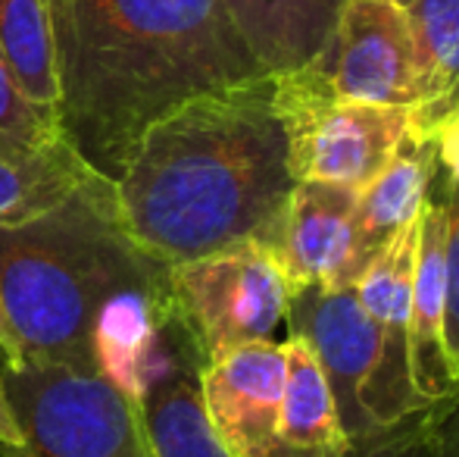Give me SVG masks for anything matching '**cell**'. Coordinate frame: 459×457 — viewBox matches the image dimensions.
<instances>
[{"label":"cell","mask_w":459,"mask_h":457,"mask_svg":"<svg viewBox=\"0 0 459 457\" xmlns=\"http://www.w3.org/2000/svg\"><path fill=\"white\" fill-rule=\"evenodd\" d=\"M56 57V128L119 182L151 122L197 94L266 75L225 0H41Z\"/></svg>","instance_id":"cell-1"},{"label":"cell","mask_w":459,"mask_h":457,"mask_svg":"<svg viewBox=\"0 0 459 457\" xmlns=\"http://www.w3.org/2000/svg\"><path fill=\"white\" fill-rule=\"evenodd\" d=\"M294 185L266 73L151 122L116 182V201L134 244L176 267L241 242L273 248Z\"/></svg>","instance_id":"cell-2"},{"label":"cell","mask_w":459,"mask_h":457,"mask_svg":"<svg viewBox=\"0 0 459 457\" xmlns=\"http://www.w3.org/2000/svg\"><path fill=\"white\" fill-rule=\"evenodd\" d=\"M166 269L126 232L116 185L100 176L48 214L0 226V298L22 360L91 370L88 338L103 301Z\"/></svg>","instance_id":"cell-3"},{"label":"cell","mask_w":459,"mask_h":457,"mask_svg":"<svg viewBox=\"0 0 459 457\" xmlns=\"http://www.w3.org/2000/svg\"><path fill=\"white\" fill-rule=\"evenodd\" d=\"M22 452L4 457H153L141 414L94 370L63 360H4Z\"/></svg>","instance_id":"cell-4"},{"label":"cell","mask_w":459,"mask_h":457,"mask_svg":"<svg viewBox=\"0 0 459 457\" xmlns=\"http://www.w3.org/2000/svg\"><path fill=\"white\" fill-rule=\"evenodd\" d=\"M273 92L294 182L363 191L412 132V110L338 98L313 63L273 73Z\"/></svg>","instance_id":"cell-5"},{"label":"cell","mask_w":459,"mask_h":457,"mask_svg":"<svg viewBox=\"0 0 459 457\" xmlns=\"http://www.w3.org/2000/svg\"><path fill=\"white\" fill-rule=\"evenodd\" d=\"M169 292L204 360L273 338L290 286L273 248L241 242L169 267Z\"/></svg>","instance_id":"cell-6"},{"label":"cell","mask_w":459,"mask_h":457,"mask_svg":"<svg viewBox=\"0 0 459 457\" xmlns=\"http://www.w3.org/2000/svg\"><path fill=\"white\" fill-rule=\"evenodd\" d=\"M332 92L381 107H422L416 38L397 0H347L325 48L313 57Z\"/></svg>","instance_id":"cell-7"},{"label":"cell","mask_w":459,"mask_h":457,"mask_svg":"<svg viewBox=\"0 0 459 457\" xmlns=\"http://www.w3.org/2000/svg\"><path fill=\"white\" fill-rule=\"evenodd\" d=\"M425 210V207H422ZM422 214L410 223L391 248L366 267L357 279V298L375 330V364L366 379L363 404L375 426H387L425 408L416 395L410 370V298L416 279Z\"/></svg>","instance_id":"cell-8"},{"label":"cell","mask_w":459,"mask_h":457,"mask_svg":"<svg viewBox=\"0 0 459 457\" xmlns=\"http://www.w3.org/2000/svg\"><path fill=\"white\" fill-rule=\"evenodd\" d=\"M288 336L309 345L334 398L344 439H359L375 429L366 414L363 389L375 364V330L368 323L357 288H297L284 311Z\"/></svg>","instance_id":"cell-9"},{"label":"cell","mask_w":459,"mask_h":457,"mask_svg":"<svg viewBox=\"0 0 459 457\" xmlns=\"http://www.w3.org/2000/svg\"><path fill=\"white\" fill-rule=\"evenodd\" d=\"M200 391L210 426L229 457H273L284 391L281 345L250 342L206 360Z\"/></svg>","instance_id":"cell-10"},{"label":"cell","mask_w":459,"mask_h":457,"mask_svg":"<svg viewBox=\"0 0 459 457\" xmlns=\"http://www.w3.org/2000/svg\"><path fill=\"white\" fill-rule=\"evenodd\" d=\"M273 254L290 292L357 286V191L328 182H297L278 223Z\"/></svg>","instance_id":"cell-11"},{"label":"cell","mask_w":459,"mask_h":457,"mask_svg":"<svg viewBox=\"0 0 459 457\" xmlns=\"http://www.w3.org/2000/svg\"><path fill=\"white\" fill-rule=\"evenodd\" d=\"M204 364V354L197 351L176 311L163 330L144 395L134 404L153 457H229L219 445L204 408V391H200Z\"/></svg>","instance_id":"cell-12"},{"label":"cell","mask_w":459,"mask_h":457,"mask_svg":"<svg viewBox=\"0 0 459 457\" xmlns=\"http://www.w3.org/2000/svg\"><path fill=\"white\" fill-rule=\"evenodd\" d=\"M172 313L176 301L169 292V269L119 288L97 311L88 338L91 370L132 404H138L144 395Z\"/></svg>","instance_id":"cell-13"},{"label":"cell","mask_w":459,"mask_h":457,"mask_svg":"<svg viewBox=\"0 0 459 457\" xmlns=\"http://www.w3.org/2000/svg\"><path fill=\"white\" fill-rule=\"evenodd\" d=\"M444 242H447V216L431 185L422 210L416 279L410 298V370L416 395L425 404L459 395V382L444 342Z\"/></svg>","instance_id":"cell-14"},{"label":"cell","mask_w":459,"mask_h":457,"mask_svg":"<svg viewBox=\"0 0 459 457\" xmlns=\"http://www.w3.org/2000/svg\"><path fill=\"white\" fill-rule=\"evenodd\" d=\"M437 170H441V157H437L435 135L410 132L397 154L385 163V170L363 191H357L359 276L422 214Z\"/></svg>","instance_id":"cell-15"},{"label":"cell","mask_w":459,"mask_h":457,"mask_svg":"<svg viewBox=\"0 0 459 457\" xmlns=\"http://www.w3.org/2000/svg\"><path fill=\"white\" fill-rule=\"evenodd\" d=\"M347 0H225L238 31L266 73L307 66L332 35Z\"/></svg>","instance_id":"cell-16"},{"label":"cell","mask_w":459,"mask_h":457,"mask_svg":"<svg viewBox=\"0 0 459 457\" xmlns=\"http://www.w3.org/2000/svg\"><path fill=\"white\" fill-rule=\"evenodd\" d=\"M284 391L278 417V448L273 457H341L347 439L341 433L334 398L309 345L297 336L281 342Z\"/></svg>","instance_id":"cell-17"},{"label":"cell","mask_w":459,"mask_h":457,"mask_svg":"<svg viewBox=\"0 0 459 457\" xmlns=\"http://www.w3.org/2000/svg\"><path fill=\"white\" fill-rule=\"evenodd\" d=\"M94 176L97 172L88 170L69 145L29 147L19 141H4L0 145V226H16L48 214Z\"/></svg>","instance_id":"cell-18"},{"label":"cell","mask_w":459,"mask_h":457,"mask_svg":"<svg viewBox=\"0 0 459 457\" xmlns=\"http://www.w3.org/2000/svg\"><path fill=\"white\" fill-rule=\"evenodd\" d=\"M416 38L422 69V107L412 132L435 135L437 122L459 107V0H397Z\"/></svg>","instance_id":"cell-19"},{"label":"cell","mask_w":459,"mask_h":457,"mask_svg":"<svg viewBox=\"0 0 459 457\" xmlns=\"http://www.w3.org/2000/svg\"><path fill=\"white\" fill-rule=\"evenodd\" d=\"M0 57L25 98L56 119L54 35L41 0H0Z\"/></svg>","instance_id":"cell-20"},{"label":"cell","mask_w":459,"mask_h":457,"mask_svg":"<svg viewBox=\"0 0 459 457\" xmlns=\"http://www.w3.org/2000/svg\"><path fill=\"white\" fill-rule=\"evenodd\" d=\"M441 410L444 401H435L397 423L368 429L366 435L347 442L341 457H435V429Z\"/></svg>","instance_id":"cell-21"},{"label":"cell","mask_w":459,"mask_h":457,"mask_svg":"<svg viewBox=\"0 0 459 457\" xmlns=\"http://www.w3.org/2000/svg\"><path fill=\"white\" fill-rule=\"evenodd\" d=\"M435 191L447 216V242H444V342L459 382V182L437 170Z\"/></svg>","instance_id":"cell-22"},{"label":"cell","mask_w":459,"mask_h":457,"mask_svg":"<svg viewBox=\"0 0 459 457\" xmlns=\"http://www.w3.org/2000/svg\"><path fill=\"white\" fill-rule=\"evenodd\" d=\"M0 135L13 141H22L29 147H56L66 145L56 128V119L35 107L16 85L13 73L0 57Z\"/></svg>","instance_id":"cell-23"},{"label":"cell","mask_w":459,"mask_h":457,"mask_svg":"<svg viewBox=\"0 0 459 457\" xmlns=\"http://www.w3.org/2000/svg\"><path fill=\"white\" fill-rule=\"evenodd\" d=\"M435 141H437V157H441V170L454 182H459V107L437 122Z\"/></svg>","instance_id":"cell-24"},{"label":"cell","mask_w":459,"mask_h":457,"mask_svg":"<svg viewBox=\"0 0 459 457\" xmlns=\"http://www.w3.org/2000/svg\"><path fill=\"white\" fill-rule=\"evenodd\" d=\"M435 457H459V395L444 401L435 429Z\"/></svg>","instance_id":"cell-25"},{"label":"cell","mask_w":459,"mask_h":457,"mask_svg":"<svg viewBox=\"0 0 459 457\" xmlns=\"http://www.w3.org/2000/svg\"><path fill=\"white\" fill-rule=\"evenodd\" d=\"M22 433H19L16 414L10 408V398H6L4 379H0V452H22Z\"/></svg>","instance_id":"cell-26"},{"label":"cell","mask_w":459,"mask_h":457,"mask_svg":"<svg viewBox=\"0 0 459 457\" xmlns=\"http://www.w3.org/2000/svg\"><path fill=\"white\" fill-rule=\"evenodd\" d=\"M0 354H4V360H22V354H19V342H16V332H13L10 317H6L4 298H0Z\"/></svg>","instance_id":"cell-27"},{"label":"cell","mask_w":459,"mask_h":457,"mask_svg":"<svg viewBox=\"0 0 459 457\" xmlns=\"http://www.w3.org/2000/svg\"><path fill=\"white\" fill-rule=\"evenodd\" d=\"M0 457H4V454H0Z\"/></svg>","instance_id":"cell-28"}]
</instances>
